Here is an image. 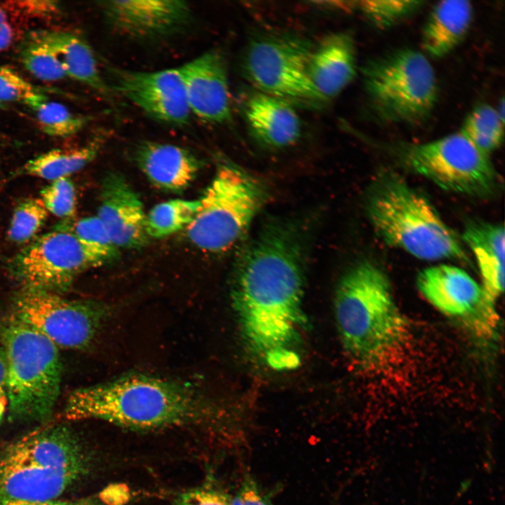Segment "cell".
Returning <instances> with one entry per match:
<instances>
[{
	"mask_svg": "<svg viewBox=\"0 0 505 505\" xmlns=\"http://www.w3.org/2000/svg\"><path fill=\"white\" fill-rule=\"evenodd\" d=\"M297 229L267 223L240 255L231 298L250 350L276 371L297 368L305 324L304 248Z\"/></svg>",
	"mask_w": 505,
	"mask_h": 505,
	"instance_id": "1",
	"label": "cell"
},
{
	"mask_svg": "<svg viewBox=\"0 0 505 505\" xmlns=\"http://www.w3.org/2000/svg\"><path fill=\"white\" fill-rule=\"evenodd\" d=\"M62 415L69 421L97 419L133 431L203 426L214 411L185 382L142 373L80 387L68 395Z\"/></svg>",
	"mask_w": 505,
	"mask_h": 505,
	"instance_id": "2",
	"label": "cell"
},
{
	"mask_svg": "<svg viewBox=\"0 0 505 505\" xmlns=\"http://www.w3.org/2000/svg\"><path fill=\"white\" fill-rule=\"evenodd\" d=\"M334 314L342 346L360 368L379 372L396 363L408 345L410 326L386 274L363 261L339 281Z\"/></svg>",
	"mask_w": 505,
	"mask_h": 505,
	"instance_id": "3",
	"label": "cell"
},
{
	"mask_svg": "<svg viewBox=\"0 0 505 505\" xmlns=\"http://www.w3.org/2000/svg\"><path fill=\"white\" fill-rule=\"evenodd\" d=\"M90 466V456L71 427L60 423L37 429L0 450V500L60 499Z\"/></svg>",
	"mask_w": 505,
	"mask_h": 505,
	"instance_id": "4",
	"label": "cell"
},
{
	"mask_svg": "<svg viewBox=\"0 0 505 505\" xmlns=\"http://www.w3.org/2000/svg\"><path fill=\"white\" fill-rule=\"evenodd\" d=\"M368 213L387 244L425 260L469 262L461 240L431 202L398 176L382 177L371 191Z\"/></svg>",
	"mask_w": 505,
	"mask_h": 505,
	"instance_id": "5",
	"label": "cell"
},
{
	"mask_svg": "<svg viewBox=\"0 0 505 505\" xmlns=\"http://www.w3.org/2000/svg\"><path fill=\"white\" fill-rule=\"evenodd\" d=\"M0 340L7 365L9 419L45 423L53 415L60 391L58 346L12 314L0 323Z\"/></svg>",
	"mask_w": 505,
	"mask_h": 505,
	"instance_id": "6",
	"label": "cell"
},
{
	"mask_svg": "<svg viewBox=\"0 0 505 505\" xmlns=\"http://www.w3.org/2000/svg\"><path fill=\"white\" fill-rule=\"evenodd\" d=\"M361 71L370 105L382 120L416 125L431 115L438 82L423 53L408 48L393 50L368 62Z\"/></svg>",
	"mask_w": 505,
	"mask_h": 505,
	"instance_id": "7",
	"label": "cell"
},
{
	"mask_svg": "<svg viewBox=\"0 0 505 505\" xmlns=\"http://www.w3.org/2000/svg\"><path fill=\"white\" fill-rule=\"evenodd\" d=\"M266 198L267 191L258 180L232 163L220 162L186 229L188 238L206 252L229 250L245 234Z\"/></svg>",
	"mask_w": 505,
	"mask_h": 505,
	"instance_id": "8",
	"label": "cell"
},
{
	"mask_svg": "<svg viewBox=\"0 0 505 505\" xmlns=\"http://www.w3.org/2000/svg\"><path fill=\"white\" fill-rule=\"evenodd\" d=\"M389 147L408 168L443 189L484 196L497 187V173L489 156L461 132L424 143L400 142Z\"/></svg>",
	"mask_w": 505,
	"mask_h": 505,
	"instance_id": "9",
	"label": "cell"
},
{
	"mask_svg": "<svg viewBox=\"0 0 505 505\" xmlns=\"http://www.w3.org/2000/svg\"><path fill=\"white\" fill-rule=\"evenodd\" d=\"M313 46L292 35H262L252 39L242 59V72L255 90L293 105L319 106L308 76Z\"/></svg>",
	"mask_w": 505,
	"mask_h": 505,
	"instance_id": "10",
	"label": "cell"
},
{
	"mask_svg": "<svg viewBox=\"0 0 505 505\" xmlns=\"http://www.w3.org/2000/svg\"><path fill=\"white\" fill-rule=\"evenodd\" d=\"M15 318L58 347L84 350L92 344L112 314V307L94 299H69L61 294L20 288L11 298Z\"/></svg>",
	"mask_w": 505,
	"mask_h": 505,
	"instance_id": "11",
	"label": "cell"
},
{
	"mask_svg": "<svg viewBox=\"0 0 505 505\" xmlns=\"http://www.w3.org/2000/svg\"><path fill=\"white\" fill-rule=\"evenodd\" d=\"M70 232L53 229L34 238L10 261L20 288L61 294L85 271L102 266Z\"/></svg>",
	"mask_w": 505,
	"mask_h": 505,
	"instance_id": "12",
	"label": "cell"
},
{
	"mask_svg": "<svg viewBox=\"0 0 505 505\" xmlns=\"http://www.w3.org/2000/svg\"><path fill=\"white\" fill-rule=\"evenodd\" d=\"M417 286L433 307L478 337L494 335L499 321L495 303L464 270L447 264L427 267L417 275Z\"/></svg>",
	"mask_w": 505,
	"mask_h": 505,
	"instance_id": "13",
	"label": "cell"
},
{
	"mask_svg": "<svg viewBox=\"0 0 505 505\" xmlns=\"http://www.w3.org/2000/svg\"><path fill=\"white\" fill-rule=\"evenodd\" d=\"M107 26L119 35L154 42L184 34L194 19L191 6L176 0H107L98 2Z\"/></svg>",
	"mask_w": 505,
	"mask_h": 505,
	"instance_id": "14",
	"label": "cell"
},
{
	"mask_svg": "<svg viewBox=\"0 0 505 505\" xmlns=\"http://www.w3.org/2000/svg\"><path fill=\"white\" fill-rule=\"evenodd\" d=\"M112 88L152 119L181 126L188 123L191 112L182 76L177 68L143 72L110 67Z\"/></svg>",
	"mask_w": 505,
	"mask_h": 505,
	"instance_id": "15",
	"label": "cell"
},
{
	"mask_svg": "<svg viewBox=\"0 0 505 505\" xmlns=\"http://www.w3.org/2000/svg\"><path fill=\"white\" fill-rule=\"evenodd\" d=\"M191 114L213 124L231 119L227 66L223 53L209 50L179 67Z\"/></svg>",
	"mask_w": 505,
	"mask_h": 505,
	"instance_id": "16",
	"label": "cell"
},
{
	"mask_svg": "<svg viewBox=\"0 0 505 505\" xmlns=\"http://www.w3.org/2000/svg\"><path fill=\"white\" fill-rule=\"evenodd\" d=\"M97 217L116 247L139 249L149 241L143 203L125 177L108 173L102 179Z\"/></svg>",
	"mask_w": 505,
	"mask_h": 505,
	"instance_id": "17",
	"label": "cell"
},
{
	"mask_svg": "<svg viewBox=\"0 0 505 505\" xmlns=\"http://www.w3.org/2000/svg\"><path fill=\"white\" fill-rule=\"evenodd\" d=\"M242 112L252 137L264 147L283 149L301 136L299 116L293 105L283 100L253 90L243 100Z\"/></svg>",
	"mask_w": 505,
	"mask_h": 505,
	"instance_id": "18",
	"label": "cell"
},
{
	"mask_svg": "<svg viewBox=\"0 0 505 505\" xmlns=\"http://www.w3.org/2000/svg\"><path fill=\"white\" fill-rule=\"evenodd\" d=\"M133 157L151 184L170 193H181L187 189L203 164L186 148L149 140L136 145Z\"/></svg>",
	"mask_w": 505,
	"mask_h": 505,
	"instance_id": "19",
	"label": "cell"
},
{
	"mask_svg": "<svg viewBox=\"0 0 505 505\" xmlns=\"http://www.w3.org/2000/svg\"><path fill=\"white\" fill-rule=\"evenodd\" d=\"M307 71L311 85L324 101L340 94L357 74L352 35L346 32L332 34L313 46Z\"/></svg>",
	"mask_w": 505,
	"mask_h": 505,
	"instance_id": "20",
	"label": "cell"
},
{
	"mask_svg": "<svg viewBox=\"0 0 505 505\" xmlns=\"http://www.w3.org/2000/svg\"><path fill=\"white\" fill-rule=\"evenodd\" d=\"M54 54L67 77L82 83L107 98L112 89L101 76L93 50L79 34L59 29L34 31Z\"/></svg>",
	"mask_w": 505,
	"mask_h": 505,
	"instance_id": "21",
	"label": "cell"
},
{
	"mask_svg": "<svg viewBox=\"0 0 505 505\" xmlns=\"http://www.w3.org/2000/svg\"><path fill=\"white\" fill-rule=\"evenodd\" d=\"M462 239L476 259L485 295L495 303L504 290V225L472 222L466 226Z\"/></svg>",
	"mask_w": 505,
	"mask_h": 505,
	"instance_id": "22",
	"label": "cell"
},
{
	"mask_svg": "<svg viewBox=\"0 0 505 505\" xmlns=\"http://www.w3.org/2000/svg\"><path fill=\"white\" fill-rule=\"evenodd\" d=\"M473 16V6L469 1L438 2L422 30V46L425 54L433 58H441L450 53L465 37Z\"/></svg>",
	"mask_w": 505,
	"mask_h": 505,
	"instance_id": "23",
	"label": "cell"
},
{
	"mask_svg": "<svg viewBox=\"0 0 505 505\" xmlns=\"http://www.w3.org/2000/svg\"><path fill=\"white\" fill-rule=\"evenodd\" d=\"M102 144V138L95 137L83 146L73 149H55L29 160L18 171L50 181L69 177L93 161Z\"/></svg>",
	"mask_w": 505,
	"mask_h": 505,
	"instance_id": "24",
	"label": "cell"
},
{
	"mask_svg": "<svg viewBox=\"0 0 505 505\" xmlns=\"http://www.w3.org/2000/svg\"><path fill=\"white\" fill-rule=\"evenodd\" d=\"M200 201L170 199L154 206L146 214V231L149 238H162L187 227L195 218Z\"/></svg>",
	"mask_w": 505,
	"mask_h": 505,
	"instance_id": "25",
	"label": "cell"
},
{
	"mask_svg": "<svg viewBox=\"0 0 505 505\" xmlns=\"http://www.w3.org/2000/svg\"><path fill=\"white\" fill-rule=\"evenodd\" d=\"M504 122L497 109L488 104H481L468 114L459 132L480 152L489 156L503 141Z\"/></svg>",
	"mask_w": 505,
	"mask_h": 505,
	"instance_id": "26",
	"label": "cell"
},
{
	"mask_svg": "<svg viewBox=\"0 0 505 505\" xmlns=\"http://www.w3.org/2000/svg\"><path fill=\"white\" fill-rule=\"evenodd\" d=\"M54 229L72 234L81 245L103 265L118 258L119 249L96 216L61 220Z\"/></svg>",
	"mask_w": 505,
	"mask_h": 505,
	"instance_id": "27",
	"label": "cell"
},
{
	"mask_svg": "<svg viewBox=\"0 0 505 505\" xmlns=\"http://www.w3.org/2000/svg\"><path fill=\"white\" fill-rule=\"evenodd\" d=\"M35 114L40 130L56 137H67L82 130L91 117L72 112L62 104L46 98L29 107Z\"/></svg>",
	"mask_w": 505,
	"mask_h": 505,
	"instance_id": "28",
	"label": "cell"
},
{
	"mask_svg": "<svg viewBox=\"0 0 505 505\" xmlns=\"http://www.w3.org/2000/svg\"><path fill=\"white\" fill-rule=\"evenodd\" d=\"M48 214L40 198L23 199L14 209L8 238L17 244L29 243L45 224Z\"/></svg>",
	"mask_w": 505,
	"mask_h": 505,
	"instance_id": "29",
	"label": "cell"
},
{
	"mask_svg": "<svg viewBox=\"0 0 505 505\" xmlns=\"http://www.w3.org/2000/svg\"><path fill=\"white\" fill-rule=\"evenodd\" d=\"M20 57L25 69L43 81H57L67 77L50 50L32 32L25 39Z\"/></svg>",
	"mask_w": 505,
	"mask_h": 505,
	"instance_id": "30",
	"label": "cell"
},
{
	"mask_svg": "<svg viewBox=\"0 0 505 505\" xmlns=\"http://www.w3.org/2000/svg\"><path fill=\"white\" fill-rule=\"evenodd\" d=\"M422 1L410 0H368L358 2V8L375 25L386 28L413 14Z\"/></svg>",
	"mask_w": 505,
	"mask_h": 505,
	"instance_id": "31",
	"label": "cell"
},
{
	"mask_svg": "<svg viewBox=\"0 0 505 505\" xmlns=\"http://www.w3.org/2000/svg\"><path fill=\"white\" fill-rule=\"evenodd\" d=\"M40 196V199L48 213L62 219V220L75 218L76 189L69 177L50 181L41 190Z\"/></svg>",
	"mask_w": 505,
	"mask_h": 505,
	"instance_id": "32",
	"label": "cell"
},
{
	"mask_svg": "<svg viewBox=\"0 0 505 505\" xmlns=\"http://www.w3.org/2000/svg\"><path fill=\"white\" fill-rule=\"evenodd\" d=\"M47 98L43 90L32 84L18 72L0 66V103L20 102L29 107Z\"/></svg>",
	"mask_w": 505,
	"mask_h": 505,
	"instance_id": "33",
	"label": "cell"
},
{
	"mask_svg": "<svg viewBox=\"0 0 505 505\" xmlns=\"http://www.w3.org/2000/svg\"><path fill=\"white\" fill-rule=\"evenodd\" d=\"M178 505H230V497L219 489L206 486L182 494Z\"/></svg>",
	"mask_w": 505,
	"mask_h": 505,
	"instance_id": "34",
	"label": "cell"
},
{
	"mask_svg": "<svg viewBox=\"0 0 505 505\" xmlns=\"http://www.w3.org/2000/svg\"><path fill=\"white\" fill-rule=\"evenodd\" d=\"M230 505H273L269 498L262 492L257 482L247 476L242 481L236 494L230 497Z\"/></svg>",
	"mask_w": 505,
	"mask_h": 505,
	"instance_id": "35",
	"label": "cell"
},
{
	"mask_svg": "<svg viewBox=\"0 0 505 505\" xmlns=\"http://www.w3.org/2000/svg\"><path fill=\"white\" fill-rule=\"evenodd\" d=\"M22 14L34 18H49L60 11L58 1L52 0H26L13 3Z\"/></svg>",
	"mask_w": 505,
	"mask_h": 505,
	"instance_id": "36",
	"label": "cell"
},
{
	"mask_svg": "<svg viewBox=\"0 0 505 505\" xmlns=\"http://www.w3.org/2000/svg\"><path fill=\"white\" fill-rule=\"evenodd\" d=\"M0 505H110V504L101 492L98 494L76 499H58L44 501L0 500Z\"/></svg>",
	"mask_w": 505,
	"mask_h": 505,
	"instance_id": "37",
	"label": "cell"
},
{
	"mask_svg": "<svg viewBox=\"0 0 505 505\" xmlns=\"http://www.w3.org/2000/svg\"><path fill=\"white\" fill-rule=\"evenodd\" d=\"M7 365L2 347H0V423L8 411Z\"/></svg>",
	"mask_w": 505,
	"mask_h": 505,
	"instance_id": "38",
	"label": "cell"
},
{
	"mask_svg": "<svg viewBox=\"0 0 505 505\" xmlns=\"http://www.w3.org/2000/svg\"><path fill=\"white\" fill-rule=\"evenodd\" d=\"M13 33L8 22L0 25V51L6 49L12 43Z\"/></svg>",
	"mask_w": 505,
	"mask_h": 505,
	"instance_id": "39",
	"label": "cell"
},
{
	"mask_svg": "<svg viewBox=\"0 0 505 505\" xmlns=\"http://www.w3.org/2000/svg\"><path fill=\"white\" fill-rule=\"evenodd\" d=\"M8 17L6 11L0 7V25L7 23Z\"/></svg>",
	"mask_w": 505,
	"mask_h": 505,
	"instance_id": "40",
	"label": "cell"
},
{
	"mask_svg": "<svg viewBox=\"0 0 505 505\" xmlns=\"http://www.w3.org/2000/svg\"><path fill=\"white\" fill-rule=\"evenodd\" d=\"M6 105L0 103V109H5Z\"/></svg>",
	"mask_w": 505,
	"mask_h": 505,
	"instance_id": "41",
	"label": "cell"
}]
</instances>
